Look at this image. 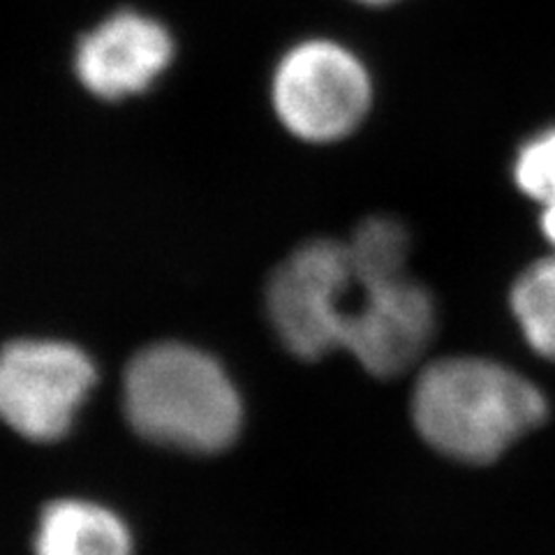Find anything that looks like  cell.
Here are the masks:
<instances>
[{
    "label": "cell",
    "instance_id": "cell-3",
    "mask_svg": "<svg viewBox=\"0 0 555 555\" xmlns=\"http://www.w3.org/2000/svg\"><path fill=\"white\" fill-rule=\"evenodd\" d=\"M373 83L350 49L310 38L287 49L271 77L273 112L283 128L310 144H328L354 132L366 118Z\"/></svg>",
    "mask_w": 555,
    "mask_h": 555
},
{
    "label": "cell",
    "instance_id": "cell-13",
    "mask_svg": "<svg viewBox=\"0 0 555 555\" xmlns=\"http://www.w3.org/2000/svg\"><path fill=\"white\" fill-rule=\"evenodd\" d=\"M359 3H366V5H389V3H396V0H359Z\"/></svg>",
    "mask_w": 555,
    "mask_h": 555
},
{
    "label": "cell",
    "instance_id": "cell-5",
    "mask_svg": "<svg viewBox=\"0 0 555 555\" xmlns=\"http://www.w3.org/2000/svg\"><path fill=\"white\" fill-rule=\"evenodd\" d=\"M354 278L347 243L315 238L294 250L267 285V312L292 354L315 361L336 350V304Z\"/></svg>",
    "mask_w": 555,
    "mask_h": 555
},
{
    "label": "cell",
    "instance_id": "cell-9",
    "mask_svg": "<svg viewBox=\"0 0 555 555\" xmlns=\"http://www.w3.org/2000/svg\"><path fill=\"white\" fill-rule=\"evenodd\" d=\"M512 310L532 350L555 361V257L532 264L518 278Z\"/></svg>",
    "mask_w": 555,
    "mask_h": 555
},
{
    "label": "cell",
    "instance_id": "cell-6",
    "mask_svg": "<svg viewBox=\"0 0 555 555\" xmlns=\"http://www.w3.org/2000/svg\"><path fill=\"white\" fill-rule=\"evenodd\" d=\"M354 273L357 285L340 350L352 352L369 373L393 377L426 350L436 308L426 287L408 273L389 278L361 275L357 269Z\"/></svg>",
    "mask_w": 555,
    "mask_h": 555
},
{
    "label": "cell",
    "instance_id": "cell-12",
    "mask_svg": "<svg viewBox=\"0 0 555 555\" xmlns=\"http://www.w3.org/2000/svg\"><path fill=\"white\" fill-rule=\"evenodd\" d=\"M540 224H542L544 236L555 246V199L542 206V211H540Z\"/></svg>",
    "mask_w": 555,
    "mask_h": 555
},
{
    "label": "cell",
    "instance_id": "cell-1",
    "mask_svg": "<svg viewBox=\"0 0 555 555\" xmlns=\"http://www.w3.org/2000/svg\"><path fill=\"white\" fill-rule=\"evenodd\" d=\"M412 416L424 440L465 463H489L540 426L546 401L532 382L493 361L459 357L426 366Z\"/></svg>",
    "mask_w": 555,
    "mask_h": 555
},
{
    "label": "cell",
    "instance_id": "cell-4",
    "mask_svg": "<svg viewBox=\"0 0 555 555\" xmlns=\"http://www.w3.org/2000/svg\"><path fill=\"white\" fill-rule=\"evenodd\" d=\"M95 385L79 347L16 340L0 352V420L33 442L61 440Z\"/></svg>",
    "mask_w": 555,
    "mask_h": 555
},
{
    "label": "cell",
    "instance_id": "cell-11",
    "mask_svg": "<svg viewBox=\"0 0 555 555\" xmlns=\"http://www.w3.org/2000/svg\"><path fill=\"white\" fill-rule=\"evenodd\" d=\"M516 188L540 206L555 199V128L532 134L512 165Z\"/></svg>",
    "mask_w": 555,
    "mask_h": 555
},
{
    "label": "cell",
    "instance_id": "cell-7",
    "mask_svg": "<svg viewBox=\"0 0 555 555\" xmlns=\"http://www.w3.org/2000/svg\"><path fill=\"white\" fill-rule=\"evenodd\" d=\"M177 56L169 28L137 10H118L75 47V75L91 95L118 102L146 93Z\"/></svg>",
    "mask_w": 555,
    "mask_h": 555
},
{
    "label": "cell",
    "instance_id": "cell-2",
    "mask_svg": "<svg viewBox=\"0 0 555 555\" xmlns=\"http://www.w3.org/2000/svg\"><path fill=\"white\" fill-rule=\"evenodd\" d=\"M124 408L146 440L199 454L230 447L243 420L228 373L183 343L151 345L130 361Z\"/></svg>",
    "mask_w": 555,
    "mask_h": 555
},
{
    "label": "cell",
    "instance_id": "cell-10",
    "mask_svg": "<svg viewBox=\"0 0 555 555\" xmlns=\"http://www.w3.org/2000/svg\"><path fill=\"white\" fill-rule=\"evenodd\" d=\"M352 264L361 275L389 278L408 273L410 236L403 222L389 216H373L363 220L347 243Z\"/></svg>",
    "mask_w": 555,
    "mask_h": 555
},
{
    "label": "cell",
    "instance_id": "cell-8",
    "mask_svg": "<svg viewBox=\"0 0 555 555\" xmlns=\"http://www.w3.org/2000/svg\"><path fill=\"white\" fill-rule=\"evenodd\" d=\"M35 555H132L124 520L93 502H51L40 518Z\"/></svg>",
    "mask_w": 555,
    "mask_h": 555
}]
</instances>
